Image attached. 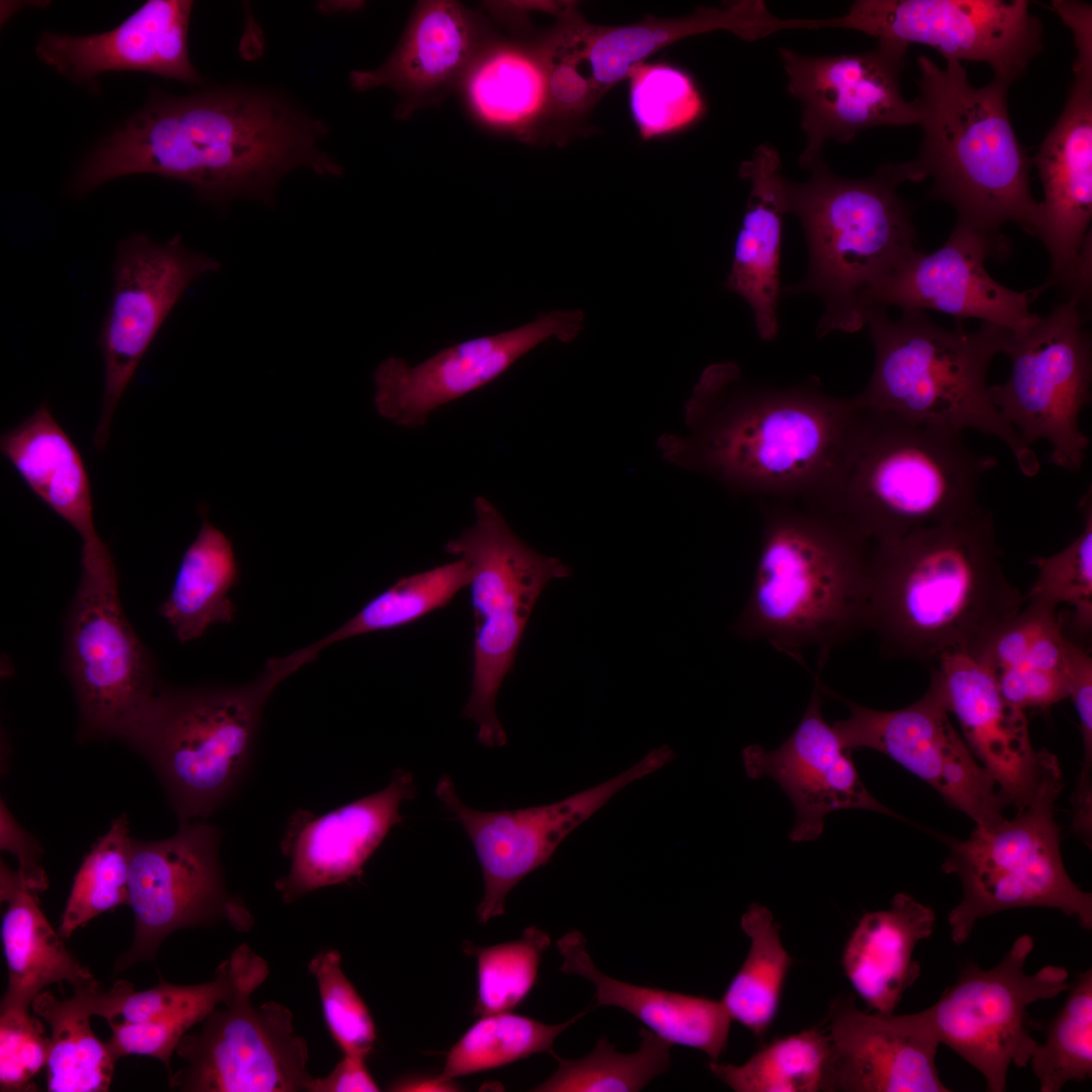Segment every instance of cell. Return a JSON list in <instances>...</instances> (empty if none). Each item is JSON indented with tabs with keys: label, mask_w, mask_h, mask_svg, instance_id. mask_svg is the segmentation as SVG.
I'll list each match as a JSON object with an SVG mask.
<instances>
[{
	"label": "cell",
	"mask_w": 1092,
	"mask_h": 1092,
	"mask_svg": "<svg viewBox=\"0 0 1092 1092\" xmlns=\"http://www.w3.org/2000/svg\"><path fill=\"white\" fill-rule=\"evenodd\" d=\"M585 942L577 930L567 932L557 941L563 958L561 971L589 981L596 989L597 1006L621 1008L662 1039L699 1050L712 1061L724 1053L732 1019L721 1000L637 986L609 977L597 968Z\"/></svg>",
	"instance_id": "33"
},
{
	"label": "cell",
	"mask_w": 1092,
	"mask_h": 1092,
	"mask_svg": "<svg viewBox=\"0 0 1092 1092\" xmlns=\"http://www.w3.org/2000/svg\"><path fill=\"white\" fill-rule=\"evenodd\" d=\"M887 310L879 305L867 310L875 364L855 402L947 432L972 429L995 436L1021 473L1034 476L1040 467L1036 454L1000 416L987 384L989 365L1003 353L1011 332L986 323L970 332L961 321L946 329L913 309L893 320Z\"/></svg>",
	"instance_id": "8"
},
{
	"label": "cell",
	"mask_w": 1092,
	"mask_h": 1092,
	"mask_svg": "<svg viewBox=\"0 0 1092 1092\" xmlns=\"http://www.w3.org/2000/svg\"><path fill=\"white\" fill-rule=\"evenodd\" d=\"M914 101L923 139L917 158L902 163L907 181L931 178L928 197L950 204L958 220L1001 234L1006 222L1036 236L1040 204L1030 187V158L1012 126L1009 84L992 78L974 87L959 61L939 67L917 60Z\"/></svg>",
	"instance_id": "6"
},
{
	"label": "cell",
	"mask_w": 1092,
	"mask_h": 1092,
	"mask_svg": "<svg viewBox=\"0 0 1092 1092\" xmlns=\"http://www.w3.org/2000/svg\"><path fill=\"white\" fill-rule=\"evenodd\" d=\"M908 48L878 41L873 50L833 56H808L780 48L788 92L801 104L806 144L799 164L808 169L821 159L825 142H850L877 126L918 124L914 101L901 92L900 76Z\"/></svg>",
	"instance_id": "22"
},
{
	"label": "cell",
	"mask_w": 1092,
	"mask_h": 1092,
	"mask_svg": "<svg viewBox=\"0 0 1092 1092\" xmlns=\"http://www.w3.org/2000/svg\"><path fill=\"white\" fill-rule=\"evenodd\" d=\"M487 41L475 15L461 3L420 2L389 58L375 69L352 71L350 84L357 91L394 90L403 100V114L421 97L460 81Z\"/></svg>",
	"instance_id": "30"
},
{
	"label": "cell",
	"mask_w": 1092,
	"mask_h": 1092,
	"mask_svg": "<svg viewBox=\"0 0 1092 1092\" xmlns=\"http://www.w3.org/2000/svg\"><path fill=\"white\" fill-rule=\"evenodd\" d=\"M415 795L413 774L396 769L381 791L326 814L295 810L280 842L289 861L288 873L275 882L281 900L292 903L317 889L360 879L367 860L402 821L401 803Z\"/></svg>",
	"instance_id": "27"
},
{
	"label": "cell",
	"mask_w": 1092,
	"mask_h": 1092,
	"mask_svg": "<svg viewBox=\"0 0 1092 1092\" xmlns=\"http://www.w3.org/2000/svg\"><path fill=\"white\" fill-rule=\"evenodd\" d=\"M627 79L630 112L644 140L684 129L705 111L697 85L681 69L641 62L630 69Z\"/></svg>",
	"instance_id": "50"
},
{
	"label": "cell",
	"mask_w": 1092,
	"mask_h": 1092,
	"mask_svg": "<svg viewBox=\"0 0 1092 1092\" xmlns=\"http://www.w3.org/2000/svg\"><path fill=\"white\" fill-rule=\"evenodd\" d=\"M0 451L32 493L79 534L81 567L113 561L95 527L82 455L47 402L2 434Z\"/></svg>",
	"instance_id": "31"
},
{
	"label": "cell",
	"mask_w": 1092,
	"mask_h": 1092,
	"mask_svg": "<svg viewBox=\"0 0 1092 1092\" xmlns=\"http://www.w3.org/2000/svg\"><path fill=\"white\" fill-rule=\"evenodd\" d=\"M1068 998L1037 1043L1029 1064L1041 1092H1059L1092 1075V969L1071 984Z\"/></svg>",
	"instance_id": "47"
},
{
	"label": "cell",
	"mask_w": 1092,
	"mask_h": 1092,
	"mask_svg": "<svg viewBox=\"0 0 1092 1092\" xmlns=\"http://www.w3.org/2000/svg\"><path fill=\"white\" fill-rule=\"evenodd\" d=\"M219 263L177 235L159 243L144 233L119 242L110 304L98 336L104 364L100 420L93 442L102 451L121 396L163 324L188 289Z\"/></svg>",
	"instance_id": "18"
},
{
	"label": "cell",
	"mask_w": 1092,
	"mask_h": 1092,
	"mask_svg": "<svg viewBox=\"0 0 1092 1092\" xmlns=\"http://www.w3.org/2000/svg\"><path fill=\"white\" fill-rule=\"evenodd\" d=\"M934 927L933 910L905 893H897L889 908L860 917L845 943L841 964L870 1010L894 1013L920 975L914 949L932 935Z\"/></svg>",
	"instance_id": "36"
},
{
	"label": "cell",
	"mask_w": 1092,
	"mask_h": 1092,
	"mask_svg": "<svg viewBox=\"0 0 1092 1092\" xmlns=\"http://www.w3.org/2000/svg\"><path fill=\"white\" fill-rule=\"evenodd\" d=\"M37 895L17 871L1 860L0 898L7 904L1 940L8 984L0 1012L29 1011L33 999L49 985L68 982L74 989L95 979L66 948L41 912Z\"/></svg>",
	"instance_id": "38"
},
{
	"label": "cell",
	"mask_w": 1092,
	"mask_h": 1092,
	"mask_svg": "<svg viewBox=\"0 0 1092 1092\" xmlns=\"http://www.w3.org/2000/svg\"><path fill=\"white\" fill-rule=\"evenodd\" d=\"M558 20L537 42L546 74L548 116L575 117L587 111L604 93L578 70L583 60L581 36L585 20L575 7Z\"/></svg>",
	"instance_id": "51"
},
{
	"label": "cell",
	"mask_w": 1092,
	"mask_h": 1092,
	"mask_svg": "<svg viewBox=\"0 0 1092 1092\" xmlns=\"http://www.w3.org/2000/svg\"><path fill=\"white\" fill-rule=\"evenodd\" d=\"M808 170L806 181L786 185L789 213L804 230L808 271L783 291L822 300L819 338L854 333L866 325L872 292L920 250L911 208L897 193L907 177L902 163L860 179L836 175L822 159Z\"/></svg>",
	"instance_id": "7"
},
{
	"label": "cell",
	"mask_w": 1092,
	"mask_h": 1092,
	"mask_svg": "<svg viewBox=\"0 0 1092 1092\" xmlns=\"http://www.w3.org/2000/svg\"><path fill=\"white\" fill-rule=\"evenodd\" d=\"M132 841L127 816L121 814L86 854L61 916L58 932L63 939L100 914L128 905Z\"/></svg>",
	"instance_id": "46"
},
{
	"label": "cell",
	"mask_w": 1092,
	"mask_h": 1092,
	"mask_svg": "<svg viewBox=\"0 0 1092 1092\" xmlns=\"http://www.w3.org/2000/svg\"><path fill=\"white\" fill-rule=\"evenodd\" d=\"M1026 0H857L846 13L819 18L878 39L935 49L945 60L982 62L1011 84L1042 50L1040 19Z\"/></svg>",
	"instance_id": "17"
},
{
	"label": "cell",
	"mask_w": 1092,
	"mask_h": 1092,
	"mask_svg": "<svg viewBox=\"0 0 1092 1092\" xmlns=\"http://www.w3.org/2000/svg\"><path fill=\"white\" fill-rule=\"evenodd\" d=\"M739 176L749 181L750 192L724 286L750 306L759 338L771 341L780 330L781 246L784 216L789 213L787 179L781 173L778 151L768 145L755 149L741 164Z\"/></svg>",
	"instance_id": "32"
},
{
	"label": "cell",
	"mask_w": 1092,
	"mask_h": 1092,
	"mask_svg": "<svg viewBox=\"0 0 1092 1092\" xmlns=\"http://www.w3.org/2000/svg\"><path fill=\"white\" fill-rule=\"evenodd\" d=\"M807 708L791 735L777 748L752 744L742 750L748 778H770L785 792L795 810L789 832L793 842L820 837L828 814L860 809L901 818L879 802L866 788L851 751L831 724L825 722L819 671Z\"/></svg>",
	"instance_id": "25"
},
{
	"label": "cell",
	"mask_w": 1092,
	"mask_h": 1092,
	"mask_svg": "<svg viewBox=\"0 0 1092 1092\" xmlns=\"http://www.w3.org/2000/svg\"><path fill=\"white\" fill-rule=\"evenodd\" d=\"M586 1010L559 1024H546L510 1011L481 1016L446 1055L440 1076L447 1080L485 1072L528 1058L550 1053L559 1034L580 1019Z\"/></svg>",
	"instance_id": "44"
},
{
	"label": "cell",
	"mask_w": 1092,
	"mask_h": 1092,
	"mask_svg": "<svg viewBox=\"0 0 1092 1092\" xmlns=\"http://www.w3.org/2000/svg\"><path fill=\"white\" fill-rule=\"evenodd\" d=\"M336 949H322L307 965L314 978L328 1030L343 1055L368 1058L376 1041L371 1013L342 969Z\"/></svg>",
	"instance_id": "52"
},
{
	"label": "cell",
	"mask_w": 1092,
	"mask_h": 1092,
	"mask_svg": "<svg viewBox=\"0 0 1092 1092\" xmlns=\"http://www.w3.org/2000/svg\"><path fill=\"white\" fill-rule=\"evenodd\" d=\"M264 960L233 996L187 1032L176 1048L184 1066L169 1076L183 1092H308V1048L296 1033L293 1014L275 1001L258 1006L253 993L265 982Z\"/></svg>",
	"instance_id": "15"
},
{
	"label": "cell",
	"mask_w": 1092,
	"mask_h": 1092,
	"mask_svg": "<svg viewBox=\"0 0 1092 1092\" xmlns=\"http://www.w3.org/2000/svg\"><path fill=\"white\" fill-rule=\"evenodd\" d=\"M788 29V20L772 15L763 1L742 0L724 7H701L678 18H647L621 26L585 23L582 57L596 86L605 93L627 79L630 69L681 38L726 30L744 40H756Z\"/></svg>",
	"instance_id": "34"
},
{
	"label": "cell",
	"mask_w": 1092,
	"mask_h": 1092,
	"mask_svg": "<svg viewBox=\"0 0 1092 1092\" xmlns=\"http://www.w3.org/2000/svg\"><path fill=\"white\" fill-rule=\"evenodd\" d=\"M740 926L750 939L749 950L721 1002L732 1020L761 1037L780 1009L793 959L783 945L779 924L765 906L750 904L741 916Z\"/></svg>",
	"instance_id": "41"
},
{
	"label": "cell",
	"mask_w": 1092,
	"mask_h": 1092,
	"mask_svg": "<svg viewBox=\"0 0 1092 1092\" xmlns=\"http://www.w3.org/2000/svg\"><path fill=\"white\" fill-rule=\"evenodd\" d=\"M366 1059L357 1055H343L327 1076L312 1079L308 1092L380 1091L366 1066Z\"/></svg>",
	"instance_id": "57"
},
{
	"label": "cell",
	"mask_w": 1092,
	"mask_h": 1092,
	"mask_svg": "<svg viewBox=\"0 0 1092 1092\" xmlns=\"http://www.w3.org/2000/svg\"><path fill=\"white\" fill-rule=\"evenodd\" d=\"M823 696L845 704L849 715L831 725L843 746L879 751L927 783L976 826L1001 820L1007 806L992 777L949 719L935 687L904 708L885 711L862 706L820 680Z\"/></svg>",
	"instance_id": "20"
},
{
	"label": "cell",
	"mask_w": 1092,
	"mask_h": 1092,
	"mask_svg": "<svg viewBox=\"0 0 1092 1092\" xmlns=\"http://www.w3.org/2000/svg\"><path fill=\"white\" fill-rule=\"evenodd\" d=\"M1003 353L1010 358V375L989 386L1000 416L1027 446L1048 441L1054 465L1079 471L1090 444L1079 419L1092 382L1091 336L1080 304L1068 299L1024 333H1011Z\"/></svg>",
	"instance_id": "14"
},
{
	"label": "cell",
	"mask_w": 1092,
	"mask_h": 1092,
	"mask_svg": "<svg viewBox=\"0 0 1092 1092\" xmlns=\"http://www.w3.org/2000/svg\"><path fill=\"white\" fill-rule=\"evenodd\" d=\"M822 1091L949 1092L936 1068L939 1043L910 1014L869 1013L851 998L834 1001Z\"/></svg>",
	"instance_id": "28"
},
{
	"label": "cell",
	"mask_w": 1092,
	"mask_h": 1092,
	"mask_svg": "<svg viewBox=\"0 0 1092 1092\" xmlns=\"http://www.w3.org/2000/svg\"><path fill=\"white\" fill-rule=\"evenodd\" d=\"M1063 22L1077 50L1067 102L1045 134L1032 165L1043 187L1036 237L1046 248L1052 272L1044 288H1075L1091 269L1092 217V12L1078 7Z\"/></svg>",
	"instance_id": "19"
},
{
	"label": "cell",
	"mask_w": 1092,
	"mask_h": 1092,
	"mask_svg": "<svg viewBox=\"0 0 1092 1092\" xmlns=\"http://www.w3.org/2000/svg\"><path fill=\"white\" fill-rule=\"evenodd\" d=\"M327 134L322 120L264 88L152 92L86 158L71 187L86 195L122 176L154 174L188 184L213 204L271 203L279 182L295 169L341 175V165L320 146Z\"/></svg>",
	"instance_id": "1"
},
{
	"label": "cell",
	"mask_w": 1092,
	"mask_h": 1092,
	"mask_svg": "<svg viewBox=\"0 0 1092 1092\" xmlns=\"http://www.w3.org/2000/svg\"><path fill=\"white\" fill-rule=\"evenodd\" d=\"M1033 946V938L1022 934L995 967L983 970L969 963L934 1004L910 1014L922 1031L980 1072L990 1092L1005 1091L1009 1066L1029 1064L1038 1043L1029 1031L1027 1007L1072 984L1060 966L1025 973Z\"/></svg>",
	"instance_id": "13"
},
{
	"label": "cell",
	"mask_w": 1092,
	"mask_h": 1092,
	"mask_svg": "<svg viewBox=\"0 0 1092 1092\" xmlns=\"http://www.w3.org/2000/svg\"><path fill=\"white\" fill-rule=\"evenodd\" d=\"M186 548L172 588L159 608L181 643L199 639L210 627L230 624L238 608L231 600L240 569L230 538L208 520Z\"/></svg>",
	"instance_id": "40"
},
{
	"label": "cell",
	"mask_w": 1092,
	"mask_h": 1092,
	"mask_svg": "<svg viewBox=\"0 0 1092 1092\" xmlns=\"http://www.w3.org/2000/svg\"><path fill=\"white\" fill-rule=\"evenodd\" d=\"M473 510V524L448 541L445 551L462 559L469 573L473 668L462 716L477 724L483 746L496 747L507 743L495 712L497 692L513 669L538 598L552 579L568 576L570 569L527 545L484 496L475 498Z\"/></svg>",
	"instance_id": "11"
},
{
	"label": "cell",
	"mask_w": 1092,
	"mask_h": 1092,
	"mask_svg": "<svg viewBox=\"0 0 1092 1092\" xmlns=\"http://www.w3.org/2000/svg\"><path fill=\"white\" fill-rule=\"evenodd\" d=\"M1083 517L1081 533L1064 549L1048 557H1035L1031 563L1037 569L1036 578L1026 595L1032 601L1058 609H1071L1070 626L1080 639L1090 638L1092 631V491L1091 486L1080 498Z\"/></svg>",
	"instance_id": "48"
},
{
	"label": "cell",
	"mask_w": 1092,
	"mask_h": 1092,
	"mask_svg": "<svg viewBox=\"0 0 1092 1092\" xmlns=\"http://www.w3.org/2000/svg\"><path fill=\"white\" fill-rule=\"evenodd\" d=\"M930 666L929 682L957 718L966 743L1006 805H1024L1060 765L1057 756L1033 748L1026 712L1003 697L991 674L972 655L948 651Z\"/></svg>",
	"instance_id": "26"
},
{
	"label": "cell",
	"mask_w": 1092,
	"mask_h": 1092,
	"mask_svg": "<svg viewBox=\"0 0 1092 1092\" xmlns=\"http://www.w3.org/2000/svg\"><path fill=\"white\" fill-rule=\"evenodd\" d=\"M584 324L582 310L556 309L521 327L449 346L413 366L387 358L373 377L376 411L398 426L421 427L436 410L492 382L540 344L572 342Z\"/></svg>",
	"instance_id": "23"
},
{
	"label": "cell",
	"mask_w": 1092,
	"mask_h": 1092,
	"mask_svg": "<svg viewBox=\"0 0 1092 1092\" xmlns=\"http://www.w3.org/2000/svg\"><path fill=\"white\" fill-rule=\"evenodd\" d=\"M761 511L754 576L732 631L807 670L804 652L814 649L820 672L833 649L869 630L872 545L802 505Z\"/></svg>",
	"instance_id": "4"
},
{
	"label": "cell",
	"mask_w": 1092,
	"mask_h": 1092,
	"mask_svg": "<svg viewBox=\"0 0 1092 1092\" xmlns=\"http://www.w3.org/2000/svg\"><path fill=\"white\" fill-rule=\"evenodd\" d=\"M213 1010V1009H212ZM212 1010L195 1008L134 1024H108L106 1041L118 1060L125 1056H146L159 1060L171 1076L170 1060L182 1037Z\"/></svg>",
	"instance_id": "54"
},
{
	"label": "cell",
	"mask_w": 1092,
	"mask_h": 1092,
	"mask_svg": "<svg viewBox=\"0 0 1092 1092\" xmlns=\"http://www.w3.org/2000/svg\"><path fill=\"white\" fill-rule=\"evenodd\" d=\"M990 511L872 546L870 627L882 653L932 664L969 654L1025 599L1002 567Z\"/></svg>",
	"instance_id": "3"
},
{
	"label": "cell",
	"mask_w": 1092,
	"mask_h": 1092,
	"mask_svg": "<svg viewBox=\"0 0 1092 1092\" xmlns=\"http://www.w3.org/2000/svg\"><path fill=\"white\" fill-rule=\"evenodd\" d=\"M461 84L472 114L492 129L526 136L548 116L546 74L538 43L488 40Z\"/></svg>",
	"instance_id": "39"
},
{
	"label": "cell",
	"mask_w": 1092,
	"mask_h": 1092,
	"mask_svg": "<svg viewBox=\"0 0 1092 1092\" xmlns=\"http://www.w3.org/2000/svg\"><path fill=\"white\" fill-rule=\"evenodd\" d=\"M1062 789L1059 765L1013 818L948 841L941 871L958 876L963 888L961 902L947 915L956 944L969 939L979 919L1014 908L1058 909L1092 928V895L1072 881L1061 854L1055 806Z\"/></svg>",
	"instance_id": "10"
},
{
	"label": "cell",
	"mask_w": 1092,
	"mask_h": 1092,
	"mask_svg": "<svg viewBox=\"0 0 1092 1092\" xmlns=\"http://www.w3.org/2000/svg\"><path fill=\"white\" fill-rule=\"evenodd\" d=\"M462 559L400 577L367 602L352 618L308 648L317 655L326 647L360 635L405 627L445 608L468 586Z\"/></svg>",
	"instance_id": "42"
},
{
	"label": "cell",
	"mask_w": 1092,
	"mask_h": 1092,
	"mask_svg": "<svg viewBox=\"0 0 1092 1092\" xmlns=\"http://www.w3.org/2000/svg\"><path fill=\"white\" fill-rule=\"evenodd\" d=\"M856 405L839 466L800 505L872 546L983 509L979 488L998 464L994 456L976 452L963 434Z\"/></svg>",
	"instance_id": "5"
},
{
	"label": "cell",
	"mask_w": 1092,
	"mask_h": 1092,
	"mask_svg": "<svg viewBox=\"0 0 1092 1092\" xmlns=\"http://www.w3.org/2000/svg\"><path fill=\"white\" fill-rule=\"evenodd\" d=\"M133 992L134 987L128 981H117L105 990L94 979L74 988L71 998L59 999L51 992L42 991L33 999V1012L51 1027L48 1091L104 1092L109 1089L117 1060L107 1042L94 1033L90 1018L97 1015L110 1020Z\"/></svg>",
	"instance_id": "37"
},
{
	"label": "cell",
	"mask_w": 1092,
	"mask_h": 1092,
	"mask_svg": "<svg viewBox=\"0 0 1092 1092\" xmlns=\"http://www.w3.org/2000/svg\"><path fill=\"white\" fill-rule=\"evenodd\" d=\"M674 757L667 745L648 752L628 769L559 802L517 810L481 811L465 805L444 774L436 796L464 828L479 860L484 892L476 913L480 923L505 912L506 899L527 875L546 864L562 840L617 793Z\"/></svg>",
	"instance_id": "21"
},
{
	"label": "cell",
	"mask_w": 1092,
	"mask_h": 1092,
	"mask_svg": "<svg viewBox=\"0 0 1092 1092\" xmlns=\"http://www.w3.org/2000/svg\"><path fill=\"white\" fill-rule=\"evenodd\" d=\"M550 944L549 935L536 926L526 928L519 939L491 946L465 942L464 951L477 964L474 1015L508 1012L521 1004L535 985L542 954Z\"/></svg>",
	"instance_id": "49"
},
{
	"label": "cell",
	"mask_w": 1092,
	"mask_h": 1092,
	"mask_svg": "<svg viewBox=\"0 0 1092 1092\" xmlns=\"http://www.w3.org/2000/svg\"><path fill=\"white\" fill-rule=\"evenodd\" d=\"M51 1037L29 1011L0 1012V1090L36 1091L32 1082L47 1066Z\"/></svg>",
	"instance_id": "53"
},
{
	"label": "cell",
	"mask_w": 1092,
	"mask_h": 1092,
	"mask_svg": "<svg viewBox=\"0 0 1092 1092\" xmlns=\"http://www.w3.org/2000/svg\"><path fill=\"white\" fill-rule=\"evenodd\" d=\"M221 831L205 820L180 823L174 835L158 841L133 840L129 902L133 914L130 947L116 960L114 973L140 962H155L173 932L228 923L248 931L254 918L224 882L218 855Z\"/></svg>",
	"instance_id": "16"
},
{
	"label": "cell",
	"mask_w": 1092,
	"mask_h": 1092,
	"mask_svg": "<svg viewBox=\"0 0 1092 1092\" xmlns=\"http://www.w3.org/2000/svg\"><path fill=\"white\" fill-rule=\"evenodd\" d=\"M1066 668L1068 698H1071L1080 722L1083 744L1081 768H1092V658L1088 648L1067 638Z\"/></svg>",
	"instance_id": "55"
},
{
	"label": "cell",
	"mask_w": 1092,
	"mask_h": 1092,
	"mask_svg": "<svg viewBox=\"0 0 1092 1092\" xmlns=\"http://www.w3.org/2000/svg\"><path fill=\"white\" fill-rule=\"evenodd\" d=\"M853 397L825 392L817 378L754 384L737 364L702 372L686 404L689 434L664 436L663 457L738 493L806 502L830 480L851 436Z\"/></svg>",
	"instance_id": "2"
},
{
	"label": "cell",
	"mask_w": 1092,
	"mask_h": 1092,
	"mask_svg": "<svg viewBox=\"0 0 1092 1092\" xmlns=\"http://www.w3.org/2000/svg\"><path fill=\"white\" fill-rule=\"evenodd\" d=\"M388 1090L390 1091H458L459 1086L454 1080H447L440 1076L422 1077L410 1076L393 1081Z\"/></svg>",
	"instance_id": "58"
},
{
	"label": "cell",
	"mask_w": 1092,
	"mask_h": 1092,
	"mask_svg": "<svg viewBox=\"0 0 1092 1092\" xmlns=\"http://www.w3.org/2000/svg\"><path fill=\"white\" fill-rule=\"evenodd\" d=\"M193 2L149 0L110 30L71 35L42 33L36 57L76 82L105 72L138 71L187 84L201 77L191 63L187 36Z\"/></svg>",
	"instance_id": "29"
},
{
	"label": "cell",
	"mask_w": 1092,
	"mask_h": 1092,
	"mask_svg": "<svg viewBox=\"0 0 1092 1092\" xmlns=\"http://www.w3.org/2000/svg\"><path fill=\"white\" fill-rule=\"evenodd\" d=\"M306 663L297 650L241 686L162 687L126 745L156 771L180 823L205 820L239 789L269 697Z\"/></svg>",
	"instance_id": "9"
},
{
	"label": "cell",
	"mask_w": 1092,
	"mask_h": 1092,
	"mask_svg": "<svg viewBox=\"0 0 1092 1092\" xmlns=\"http://www.w3.org/2000/svg\"><path fill=\"white\" fill-rule=\"evenodd\" d=\"M640 1045L622 1054L606 1038L598 1040L587 1056L564 1060L555 1055L558 1068L542 1084L539 1092H636L666 1072L670 1066L671 1043L651 1030L640 1029Z\"/></svg>",
	"instance_id": "45"
},
{
	"label": "cell",
	"mask_w": 1092,
	"mask_h": 1092,
	"mask_svg": "<svg viewBox=\"0 0 1092 1092\" xmlns=\"http://www.w3.org/2000/svg\"><path fill=\"white\" fill-rule=\"evenodd\" d=\"M1066 635L1057 610L1025 601L971 653L1015 707L1046 710L1068 698Z\"/></svg>",
	"instance_id": "35"
},
{
	"label": "cell",
	"mask_w": 1092,
	"mask_h": 1092,
	"mask_svg": "<svg viewBox=\"0 0 1092 1092\" xmlns=\"http://www.w3.org/2000/svg\"><path fill=\"white\" fill-rule=\"evenodd\" d=\"M829 1051L827 1034L812 1028L772 1040L742 1065L712 1061L709 1070L736 1092H816Z\"/></svg>",
	"instance_id": "43"
},
{
	"label": "cell",
	"mask_w": 1092,
	"mask_h": 1092,
	"mask_svg": "<svg viewBox=\"0 0 1092 1092\" xmlns=\"http://www.w3.org/2000/svg\"><path fill=\"white\" fill-rule=\"evenodd\" d=\"M0 848L16 856L17 873L29 889L37 894L47 890L49 882L40 866L42 848L36 837L17 822L3 800L0 803Z\"/></svg>",
	"instance_id": "56"
},
{
	"label": "cell",
	"mask_w": 1092,
	"mask_h": 1092,
	"mask_svg": "<svg viewBox=\"0 0 1092 1092\" xmlns=\"http://www.w3.org/2000/svg\"><path fill=\"white\" fill-rule=\"evenodd\" d=\"M64 642L79 738H113L127 744L163 685L153 656L122 609L114 562L81 568L65 619Z\"/></svg>",
	"instance_id": "12"
},
{
	"label": "cell",
	"mask_w": 1092,
	"mask_h": 1092,
	"mask_svg": "<svg viewBox=\"0 0 1092 1092\" xmlns=\"http://www.w3.org/2000/svg\"><path fill=\"white\" fill-rule=\"evenodd\" d=\"M1007 249L1001 234L957 221L939 249L929 254L920 249L882 282L872 292L869 307L931 309L957 321L978 318L1013 335L1024 333L1039 317L1029 309L1037 288L1012 290L985 268L989 257L1006 255Z\"/></svg>",
	"instance_id": "24"
}]
</instances>
